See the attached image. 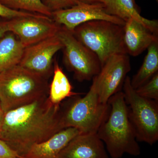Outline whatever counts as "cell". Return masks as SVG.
<instances>
[{
    "label": "cell",
    "mask_w": 158,
    "mask_h": 158,
    "mask_svg": "<svg viewBox=\"0 0 158 158\" xmlns=\"http://www.w3.org/2000/svg\"><path fill=\"white\" fill-rule=\"evenodd\" d=\"M63 129L61 104H54L47 96L4 113L0 138L23 157L34 144Z\"/></svg>",
    "instance_id": "6da1fadb"
},
{
    "label": "cell",
    "mask_w": 158,
    "mask_h": 158,
    "mask_svg": "<svg viewBox=\"0 0 158 158\" xmlns=\"http://www.w3.org/2000/svg\"><path fill=\"white\" fill-rule=\"evenodd\" d=\"M108 103L110 109L109 116L97 132L108 153L112 158H121L125 154L140 155L141 149L129 117L123 91L111 96Z\"/></svg>",
    "instance_id": "7a4b0ae2"
},
{
    "label": "cell",
    "mask_w": 158,
    "mask_h": 158,
    "mask_svg": "<svg viewBox=\"0 0 158 158\" xmlns=\"http://www.w3.org/2000/svg\"><path fill=\"white\" fill-rule=\"evenodd\" d=\"M47 79L19 65L0 73V100L4 113L48 96Z\"/></svg>",
    "instance_id": "3957f363"
},
{
    "label": "cell",
    "mask_w": 158,
    "mask_h": 158,
    "mask_svg": "<svg viewBox=\"0 0 158 158\" xmlns=\"http://www.w3.org/2000/svg\"><path fill=\"white\" fill-rule=\"evenodd\" d=\"M70 98L61 104L63 129L75 128L82 134L97 133L109 116L110 109L108 103L100 102L93 84L83 97L77 95Z\"/></svg>",
    "instance_id": "277c9868"
},
{
    "label": "cell",
    "mask_w": 158,
    "mask_h": 158,
    "mask_svg": "<svg viewBox=\"0 0 158 158\" xmlns=\"http://www.w3.org/2000/svg\"><path fill=\"white\" fill-rule=\"evenodd\" d=\"M72 33L82 44L96 55L101 68L110 57L127 54L123 26L105 20H94L77 27Z\"/></svg>",
    "instance_id": "5b68a950"
},
{
    "label": "cell",
    "mask_w": 158,
    "mask_h": 158,
    "mask_svg": "<svg viewBox=\"0 0 158 158\" xmlns=\"http://www.w3.org/2000/svg\"><path fill=\"white\" fill-rule=\"evenodd\" d=\"M123 92L138 141L153 145L158 140V102L138 95L127 77Z\"/></svg>",
    "instance_id": "8992f818"
},
{
    "label": "cell",
    "mask_w": 158,
    "mask_h": 158,
    "mask_svg": "<svg viewBox=\"0 0 158 158\" xmlns=\"http://www.w3.org/2000/svg\"><path fill=\"white\" fill-rule=\"evenodd\" d=\"M57 37L63 47V61L69 71L79 82L89 81L97 75L101 65L95 54L77 39L71 32L61 26Z\"/></svg>",
    "instance_id": "52a82bcc"
},
{
    "label": "cell",
    "mask_w": 158,
    "mask_h": 158,
    "mask_svg": "<svg viewBox=\"0 0 158 158\" xmlns=\"http://www.w3.org/2000/svg\"><path fill=\"white\" fill-rule=\"evenodd\" d=\"M131 69L127 54H116L108 59L102 66L99 73L92 79V84L101 102L107 104L111 96L121 91Z\"/></svg>",
    "instance_id": "ba28073f"
},
{
    "label": "cell",
    "mask_w": 158,
    "mask_h": 158,
    "mask_svg": "<svg viewBox=\"0 0 158 158\" xmlns=\"http://www.w3.org/2000/svg\"><path fill=\"white\" fill-rule=\"evenodd\" d=\"M52 19L59 25L72 32L77 27L94 20H105L124 26V21L108 14L103 3L80 2L68 9L52 12Z\"/></svg>",
    "instance_id": "9c48e42d"
},
{
    "label": "cell",
    "mask_w": 158,
    "mask_h": 158,
    "mask_svg": "<svg viewBox=\"0 0 158 158\" xmlns=\"http://www.w3.org/2000/svg\"><path fill=\"white\" fill-rule=\"evenodd\" d=\"M63 45L57 35L25 48L19 65L48 78L53 73L54 56Z\"/></svg>",
    "instance_id": "30bf717a"
},
{
    "label": "cell",
    "mask_w": 158,
    "mask_h": 158,
    "mask_svg": "<svg viewBox=\"0 0 158 158\" xmlns=\"http://www.w3.org/2000/svg\"><path fill=\"white\" fill-rule=\"evenodd\" d=\"M9 32L14 34L24 48L56 35L61 26L53 20L35 17L8 20Z\"/></svg>",
    "instance_id": "8fae6325"
},
{
    "label": "cell",
    "mask_w": 158,
    "mask_h": 158,
    "mask_svg": "<svg viewBox=\"0 0 158 158\" xmlns=\"http://www.w3.org/2000/svg\"><path fill=\"white\" fill-rule=\"evenodd\" d=\"M58 158H109V156L97 133H80L62 150Z\"/></svg>",
    "instance_id": "7c38bea8"
},
{
    "label": "cell",
    "mask_w": 158,
    "mask_h": 158,
    "mask_svg": "<svg viewBox=\"0 0 158 158\" xmlns=\"http://www.w3.org/2000/svg\"><path fill=\"white\" fill-rule=\"evenodd\" d=\"M157 39L158 34L153 33L136 20L130 19L123 26V43L127 55L137 56Z\"/></svg>",
    "instance_id": "4fadbf2b"
},
{
    "label": "cell",
    "mask_w": 158,
    "mask_h": 158,
    "mask_svg": "<svg viewBox=\"0 0 158 158\" xmlns=\"http://www.w3.org/2000/svg\"><path fill=\"white\" fill-rule=\"evenodd\" d=\"M80 133L75 128L61 130L46 141L34 144L22 158H58L62 150Z\"/></svg>",
    "instance_id": "5bb4252c"
},
{
    "label": "cell",
    "mask_w": 158,
    "mask_h": 158,
    "mask_svg": "<svg viewBox=\"0 0 158 158\" xmlns=\"http://www.w3.org/2000/svg\"><path fill=\"white\" fill-rule=\"evenodd\" d=\"M102 3L110 15L124 22L130 19L136 20L154 34H158V21L147 19L141 16L135 0H103Z\"/></svg>",
    "instance_id": "9a60e30c"
},
{
    "label": "cell",
    "mask_w": 158,
    "mask_h": 158,
    "mask_svg": "<svg viewBox=\"0 0 158 158\" xmlns=\"http://www.w3.org/2000/svg\"><path fill=\"white\" fill-rule=\"evenodd\" d=\"M8 33L0 39V73L19 65L25 48L14 34Z\"/></svg>",
    "instance_id": "2e32d148"
},
{
    "label": "cell",
    "mask_w": 158,
    "mask_h": 158,
    "mask_svg": "<svg viewBox=\"0 0 158 158\" xmlns=\"http://www.w3.org/2000/svg\"><path fill=\"white\" fill-rule=\"evenodd\" d=\"M53 77L49 86L48 97L55 105H60L67 98L79 95L73 91V87L56 59L53 63Z\"/></svg>",
    "instance_id": "e0dca14e"
},
{
    "label": "cell",
    "mask_w": 158,
    "mask_h": 158,
    "mask_svg": "<svg viewBox=\"0 0 158 158\" xmlns=\"http://www.w3.org/2000/svg\"><path fill=\"white\" fill-rule=\"evenodd\" d=\"M147 50V55L141 67L132 78H131V85L135 90L158 73V39L154 40Z\"/></svg>",
    "instance_id": "ac0fdd59"
},
{
    "label": "cell",
    "mask_w": 158,
    "mask_h": 158,
    "mask_svg": "<svg viewBox=\"0 0 158 158\" xmlns=\"http://www.w3.org/2000/svg\"><path fill=\"white\" fill-rule=\"evenodd\" d=\"M0 3L14 10L43 15L52 18V11L42 0H0Z\"/></svg>",
    "instance_id": "d6986e66"
},
{
    "label": "cell",
    "mask_w": 158,
    "mask_h": 158,
    "mask_svg": "<svg viewBox=\"0 0 158 158\" xmlns=\"http://www.w3.org/2000/svg\"><path fill=\"white\" fill-rule=\"evenodd\" d=\"M135 91L140 96L158 102V73Z\"/></svg>",
    "instance_id": "ffe728a7"
},
{
    "label": "cell",
    "mask_w": 158,
    "mask_h": 158,
    "mask_svg": "<svg viewBox=\"0 0 158 158\" xmlns=\"http://www.w3.org/2000/svg\"><path fill=\"white\" fill-rule=\"evenodd\" d=\"M40 15L10 9L0 3V17L9 20L20 17L40 18Z\"/></svg>",
    "instance_id": "44dd1931"
},
{
    "label": "cell",
    "mask_w": 158,
    "mask_h": 158,
    "mask_svg": "<svg viewBox=\"0 0 158 158\" xmlns=\"http://www.w3.org/2000/svg\"><path fill=\"white\" fill-rule=\"evenodd\" d=\"M52 12L68 9L80 2L79 0H42Z\"/></svg>",
    "instance_id": "7402d4cb"
},
{
    "label": "cell",
    "mask_w": 158,
    "mask_h": 158,
    "mask_svg": "<svg viewBox=\"0 0 158 158\" xmlns=\"http://www.w3.org/2000/svg\"><path fill=\"white\" fill-rule=\"evenodd\" d=\"M19 156L0 138V158H19Z\"/></svg>",
    "instance_id": "603a6c76"
},
{
    "label": "cell",
    "mask_w": 158,
    "mask_h": 158,
    "mask_svg": "<svg viewBox=\"0 0 158 158\" xmlns=\"http://www.w3.org/2000/svg\"><path fill=\"white\" fill-rule=\"evenodd\" d=\"M8 32H9V29H8L7 21H0V38Z\"/></svg>",
    "instance_id": "cb8c5ba5"
},
{
    "label": "cell",
    "mask_w": 158,
    "mask_h": 158,
    "mask_svg": "<svg viewBox=\"0 0 158 158\" xmlns=\"http://www.w3.org/2000/svg\"><path fill=\"white\" fill-rule=\"evenodd\" d=\"M80 2L87 3H102L103 2V0H79Z\"/></svg>",
    "instance_id": "d4e9b609"
},
{
    "label": "cell",
    "mask_w": 158,
    "mask_h": 158,
    "mask_svg": "<svg viewBox=\"0 0 158 158\" xmlns=\"http://www.w3.org/2000/svg\"><path fill=\"white\" fill-rule=\"evenodd\" d=\"M4 113L3 111H0V129L2 127L4 118Z\"/></svg>",
    "instance_id": "484cf974"
},
{
    "label": "cell",
    "mask_w": 158,
    "mask_h": 158,
    "mask_svg": "<svg viewBox=\"0 0 158 158\" xmlns=\"http://www.w3.org/2000/svg\"><path fill=\"white\" fill-rule=\"evenodd\" d=\"M0 111H2V106H1V100H0Z\"/></svg>",
    "instance_id": "4316f807"
},
{
    "label": "cell",
    "mask_w": 158,
    "mask_h": 158,
    "mask_svg": "<svg viewBox=\"0 0 158 158\" xmlns=\"http://www.w3.org/2000/svg\"><path fill=\"white\" fill-rule=\"evenodd\" d=\"M156 1H157V2H158V0H156Z\"/></svg>",
    "instance_id": "83f0119b"
},
{
    "label": "cell",
    "mask_w": 158,
    "mask_h": 158,
    "mask_svg": "<svg viewBox=\"0 0 158 158\" xmlns=\"http://www.w3.org/2000/svg\"><path fill=\"white\" fill-rule=\"evenodd\" d=\"M19 158H23L22 157H20Z\"/></svg>",
    "instance_id": "f1b7e54d"
}]
</instances>
